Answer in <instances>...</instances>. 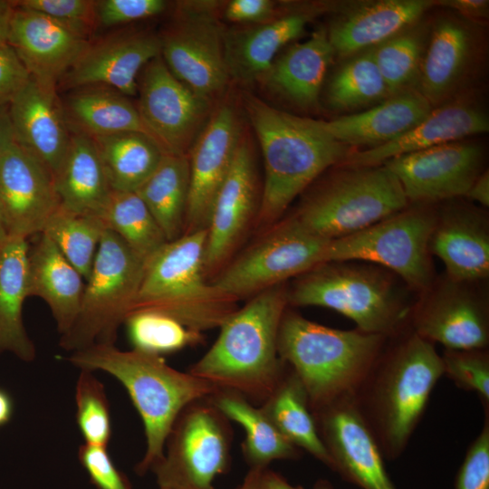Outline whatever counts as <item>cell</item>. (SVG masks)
Segmentation results:
<instances>
[{"mask_svg": "<svg viewBox=\"0 0 489 489\" xmlns=\"http://www.w3.org/2000/svg\"><path fill=\"white\" fill-rule=\"evenodd\" d=\"M413 327L417 335L446 350H481L489 343L485 307L456 283L425 302L415 314Z\"/></svg>", "mask_w": 489, "mask_h": 489, "instance_id": "obj_28", "label": "cell"}, {"mask_svg": "<svg viewBox=\"0 0 489 489\" xmlns=\"http://www.w3.org/2000/svg\"><path fill=\"white\" fill-rule=\"evenodd\" d=\"M382 350L353 398L384 458L394 460L418 425L444 366L434 344L414 331Z\"/></svg>", "mask_w": 489, "mask_h": 489, "instance_id": "obj_3", "label": "cell"}, {"mask_svg": "<svg viewBox=\"0 0 489 489\" xmlns=\"http://www.w3.org/2000/svg\"><path fill=\"white\" fill-rule=\"evenodd\" d=\"M435 7L450 10L466 19L484 24L489 16L488 0H435Z\"/></svg>", "mask_w": 489, "mask_h": 489, "instance_id": "obj_52", "label": "cell"}, {"mask_svg": "<svg viewBox=\"0 0 489 489\" xmlns=\"http://www.w3.org/2000/svg\"><path fill=\"white\" fill-rule=\"evenodd\" d=\"M145 263L110 229L104 231L81 307L60 346L77 351L94 344H114L119 327L130 314L139 291Z\"/></svg>", "mask_w": 489, "mask_h": 489, "instance_id": "obj_8", "label": "cell"}, {"mask_svg": "<svg viewBox=\"0 0 489 489\" xmlns=\"http://www.w3.org/2000/svg\"><path fill=\"white\" fill-rule=\"evenodd\" d=\"M78 458L96 489H132L128 477L115 465L107 446L84 443Z\"/></svg>", "mask_w": 489, "mask_h": 489, "instance_id": "obj_48", "label": "cell"}, {"mask_svg": "<svg viewBox=\"0 0 489 489\" xmlns=\"http://www.w3.org/2000/svg\"><path fill=\"white\" fill-rule=\"evenodd\" d=\"M444 375L462 389L475 392L489 408V354L481 350H446Z\"/></svg>", "mask_w": 489, "mask_h": 489, "instance_id": "obj_45", "label": "cell"}, {"mask_svg": "<svg viewBox=\"0 0 489 489\" xmlns=\"http://www.w3.org/2000/svg\"><path fill=\"white\" fill-rule=\"evenodd\" d=\"M101 220L145 264L168 243L136 192L112 191Z\"/></svg>", "mask_w": 489, "mask_h": 489, "instance_id": "obj_41", "label": "cell"}, {"mask_svg": "<svg viewBox=\"0 0 489 489\" xmlns=\"http://www.w3.org/2000/svg\"><path fill=\"white\" fill-rule=\"evenodd\" d=\"M69 361L81 369L102 370L126 388L143 422L146 452L137 465L139 475L162 458L168 434L184 408L213 396L218 389L208 381L168 366L161 356L114 344H94L72 352Z\"/></svg>", "mask_w": 489, "mask_h": 489, "instance_id": "obj_4", "label": "cell"}, {"mask_svg": "<svg viewBox=\"0 0 489 489\" xmlns=\"http://www.w3.org/2000/svg\"><path fill=\"white\" fill-rule=\"evenodd\" d=\"M66 99L64 113L72 129L89 137L136 131L149 136L128 96L105 86L74 89Z\"/></svg>", "mask_w": 489, "mask_h": 489, "instance_id": "obj_34", "label": "cell"}, {"mask_svg": "<svg viewBox=\"0 0 489 489\" xmlns=\"http://www.w3.org/2000/svg\"><path fill=\"white\" fill-rule=\"evenodd\" d=\"M484 25L446 9L431 17L417 91L433 108L477 92L487 56Z\"/></svg>", "mask_w": 489, "mask_h": 489, "instance_id": "obj_14", "label": "cell"}, {"mask_svg": "<svg viewBox=\"0 0 489 489\" xmlns=\"http://www.w3.org/2000/svg\"><path fill=\"white\" fill-rule=\"evenodd\" d=\"M465 197L487 207L489 206V172L483 171L474 181Z\"/></svg>", "mask_w": 489, "mask_h": 489, "instance_id": "obj_53", "label": "cell"}, {"mask_svg": "<svg viewBox=\"0 0 489 489\" xmlns=\"http://www.w3.org/2000/svg\"><path fill=\"white\" fill-rule=\"evenodd\" d=\"M137 109L149 136L165 154L187 156L215 108L177 80L161 55L141 71Z\"/></svg>", "mask_w": 489, "mask_h": 489, "instance_id": "obj_15", "label": "cell"}, {"mask_svg": "<svg viewBox=\"0 0 489 489\" xmlns=\"http://www.w3.org/2000/svg\"><path fill=\"white\" fill-rule=\"evenodd\" d=\"M210 397L193 402L176 419L163 458L150 470L159 489H215L230 466L231 432Z\"/></svg>", "mask_w": 489, "mask_h": 489, "instance_id": "obj_11", "label": "cell"}, {"mask_svg": "<svg viewBox=\"0 0 489 489\" xmlns=\"http://www.w3.org/2000/svg\"><path fill=\"white\" fill-rule=\"evenodd\" d=\"M206 229L168 242L146 264L130 312L154 311L202 332L219 328L237 301L217 289L205 273Z\"/></svg>", "mask_w": 489, "mask_h": 489, "instance_id": "obj_6", "label": "cell"}, {"mask_svg": "<svg viewBox=\"0 0 489 489\" xmlns=\"http://www.w3.org/2000/svg\"><path fill=\"white\" fill-rule=\"evenodd\" d=\"M136 193L168 242L182 236L189 194L188 156L165 154L157 169Z\"/></svg>", "mask_w": 489, "mask_h": 489, "instance_id": "obj_37", "label": "cell"}, {"mask_svg": "<svg viewBox=\"0 0 489 489\" xmlns=\"http://www.w3.org/2000/svg\"><path fill=\"white\" fill-rule=\"evenodd\" d=\"M14 412V403L10 395L0 388V427L7 424Z\"/></svg>", "mask_w": 489, "mask_h": 489, "instance_id": "obj_58", "label": "cell"}, {"mask_svg": "<svg viewBox=\"0 0 489 489\" xmlns=\"http://www.w3.org/2000/svg\"><path fill=\"white\" fill-rule=\"evenodd\" d=\"M264 489H303L290 484L283 475L269 469L263 473Z\"/></svg>", "mask_w": 489, "mask_h": 489, "instance_id": "obj_56", "label": "cell"}, {"mask_svg": "<svg viewBox=\"0 0 489 489\" xmlns=\"http://www.w3.org/2000/svg\"><path fill=\"white\" fill-rule=\"evenodd\" d=\"M105 230L101 218L76 214L59 206L42 233L53 241L86 282Z\"/></svg>", "mask_w": 489, "mask_h": 489, "instance_id": "obj_42", "label": "cell"}, {"mask_svg": "<svg viewBox=\"0 0 489 489\" xmlns=\"http://www.w3.org/2000/svg\"><path fill=\"white\" fill-rule=\"evenodd\" d=\"M76 423L85 443L107 446L111 437L110 404L103 384L81 369L76 383Z\"/></svg>", "mask_w": 489, "mask_h": 489, "instance_id": "obj_44", "label": "cell"}, {"mask_svg": "<svg viewBox=\"0 0 489 489\" xmlns=\"http://www.w3.org/2000/svg\"><path fill=\"white\" fill-rule=\"evenodd\" d=\"M15 142L58 172L69 148L71 129L56 90L32 78L8 106Z\"/></svg>", "mask_w": 489, "mask_h": 489, "instance_id": "obj_26", "label": "cell"}, {"mask_svg": "<svg viewBox=\"0 0 489 489\" xmlns=\"http://www.w3.org/2000/svg\"><path fill=\"white\" fill-rule=\"evenodd\" d=\"M312 489H334V488L328 481L319 480L315 483Z\"/></svg>", "mask_w": 489, "mask_h": 489, "instance_id": "obj_59", "label": "cell"}, {"mask_svg": "<svg viewBox=\"0 0 489 489\" xmlns=\"http://www.w3.org/2000/svg\"><path fill=\"white\" fill-rule=\"evenodd\" d=\"M457 472L455 489H489V408Z\"/></svg>", "mask_w": 489, "mask_h": 489, "instance_id": "obj_47", "label": "cell"}, {"mask_svg": "<svg viewBox=\"0 0 489 489\" xmlns=\"http://www.w3.org/2000/svg\"><path fill=\"white\" fill-rule=\"evenodd\" d=\"M488 130V114L478 102L475 92L434 107L412 129L388 143L351 150L340 165L379 166L398 156L465 139Z\"/></svg>", "mask_w": 489, "mask_h": 489, "instance_id": "obj_24", "label": "cell"}, {"mask_svg": "<svg viewBox=\"0 0 489 489\" xmlns=\"http://www.w3.org/2000/svg\"><path fill=\"white\" fill-rule=\"evenodd\" d=\"M161 54L159 35L133 31L110 35L88 45L58 85L65 89L105 86L126 96L138 92V76Z\"/></svg>", "mask_w": 489, "mask_h": 489, "instance_id": "obj_22", "label": "cell"}, {"mask_svg": "<svg viewBox=\"0 0 489 489\" xmlns=\"http://www.w3.org/2000/svg\"><path fill=\"white\" fill-rule=\"evenodd\" d=\"M277 5L271 0H231L222 13L229 22L256 24L273 19L280 12Z\"/></svg>", "mask_w": 489, "mask_h": 489, "instance_id": "obj_51", "label": "cell"}, {"mask_svg": "<svg viewBox=\"0 0 489 489\" xmlns=\"http://www.w3.org/2000/svg\"><path fill=\"white\" fill-rule=\"evenodd\" d=\"M53 179L62 208L101 219L113 190L91 137L71 129L68 150Z\"/></svg>", "mask_w": 489, "mask_h": 489, "instance_id": "obj_32", "label": "cell"}, {"mask_svg": "<svg viewBox=\"0 0 489 489\" xmlns=\"http://www.w3.org/2000/svg\"><path fill=\"white\" fill-rule=\"evenodd\" d=\"M7 237L8 236L6 235V232H5V226H4L2 215H1V211H0V244L3 242H5Z\"/></svg>", "mask_w": 489, "mask_h": 489, "instance_id": "obj_60", "label": "cell"}, {"mask_svg": "<svg viewBox=\"0 0 489 489\" xmlns=\"http://www.w3.org/2000/svg\"><path fill=\"white\" fill-rule=\"evenodd\" d=\"M14 1L0 0V46L8 44Z\"/></svg>", "mask_w": 489, "mask_h": 489, "instance_id": "obj_55", "label": "cell"}, {"mask_svg": "<svg viewBox=\"0 0 489 489\" xmlns=\"http://www.w3.org/2000/svg\"><path fill=\"white\" fill-rule=\"evenodd\" d=\"M30 79L14 49L9 44L0 46V104L8 107Z\"/></svg>", "mask_w": 489, "mask_h": 489, "instance_id": "obj_50", "label": "cell"}, {"mask_svg": "<svg viewBox=\"0 0 489 489\" xmlns=\"http://www.w3.org/2000/svg\"><path fill=\"white\" fill-rule=\"evenodd\" d=\"M430 25L431 17L425 15L372 48L377 65L391 95L417 91Z\"/></svg>", "mask_w": 489, "mask_h": 489, "instance_id": "obj_40", "label": "cell"}, {"mask_svg": "<svg viewBox=\"0 0 489 489\" xmlns=\"http://www.w3.org/2000/svg\"><path fill=\"white\" fill-rule=\"evenodd\" d=\"M433 109L417 90L391 95L360 112L321 120L326 132L349 147L371 149L388 143L412 129Z\"/></svg>", "mask_w": 489, "mask_h": 489, "instance_id": "obj_30", "label": "cell"}, {"mask_svg": "<svg viewBox=\"0 0 489 489\" xmlns=\"http://www.w3.org/2000/svg\"><path fill=\"white\" fill-rule=\"evenodd\" d=\"M262 408L289 442L333 469L331 457L320 436L305 390L292 370L283 375Z\"/></svg>", "mask_w": 489, "mask_h": 489, "instance_id": "obj_38", "label": "cell"}, {"mask_svg": "<svg viewBox=\"0 0 489 489\" xmlns=\"http://www.w3.org/2000/svg\"><path fill=\"white\" fill-rule=\"evenodd\" d=\"M270 21L225 29L224 55L230 82H257L281 50L300 38L307 25L333 3L287 4Z\"/></svg>", "mask_w": 489, "mask_h": 489, "instance_id": "obj_21", "label": "cell"}, {"mask_svg": "<svg viewBox=\"0 0 489 489\" xmlns=\"http://www.w3.org/2000/svg\"><path fill=\"white\" fill-rule=\"evenodd\" d=\"M266 229L210 281L236 301L283 284L289 278L327 263L331 240L313 234L294 216Z\"/></svg>", "mask_w": 489, "mask_h": 489, "instance_id": "obj_10", "label": "cell"}, {"mask_svg": "<svg viewBox=\"0 0 489 489\" xmlns=\"http://www.w3.org/2000/svg\"><path fill=\"white\" fill-rule=\"evenodd\" d=\"M315 187L294 216L311 232L334 240L357 233L408 206L385 166H342Z\"/></svg>", "mask_w": 489, "mask_h": 489, "instance_id": "obj_7", "label": "cell"}, {"mask_svg": "<svg viewBox=\"0 0 489 489\" xmlns=\"http://www.w3.org/2000/svg\"><path fill=\"white\" fill-rule=\"evenodd\" d=\"M287 305L283 284L252 296L219 327L216 340L188 372L218 390L264 403L284 375L278 334Z\"/></svg>", "mask_w": 489, "mask_h": 489, "instance_id": "obj_2", "label": "cell"}, {"mask_svg": "<svg viewBox=\"0 0 489 489\" xmlns=\"http://www.w3.org/2000/svg\"><path fill=\"white\" fill-rule=\"evenodd\" d=\"M85 281L43 233L28 251V296H36L49 306L58 331L66 333L81 307Z\"/></svg>", "mask_w": 489, "mask_h": 489, "instance_id": "obj_31", "label": "cell"}, {"mask_svg": "<svg viewBox=\"0 0 489 489\" xmlns=\"http://www.w3.org/2000/svg\"><path fill=\"white\" fill-rule=\"evenodd\" d=\"M168 5L164 0L95 1L96 21L104 27L128 24L158 15Z\"/></svg>", "mask_w": 489, "mask_h": 489, "instance_id": "obj_49", "label": "cell"}, {"mask_svg": "<svg viewBox=\"0 0 489 489\" xmlns=\"http://www.w3.org/2000/svg\"><path fill=\"white\" fill-rule=\"evenodd\" d=\"M8 44L33 80L56 90L90 41L41 13L14 5Z\"/></svg>", "mask_w": 489, "mask_h": 489, "instance_id": "obj_25", "label": "cell"}, {"mask_svg": "<svg viewBox=\"0 0 489 489\" xmlns=\"http://www.w3.org/2000/svg\"><path fill=\"white\" fill-rule=\"evenodd\" d=\"M14 4L41 13L86 40L97 25L95 1L22 0L14 1Z\"/></svg>", "mask_w": 489, "mask_h": 489, "instance_id": "obj_46", "label": "cell"}, {"mask_svg": "<svg viewBox=\"0 0 489 489\" xmlns=\"http://www.w3.org/2000/svg\"><path fill=\"white\" fill-rule=\"evenodd\" d=\"M484 149L467 139L393 158L385 165L408 203L430 204L465 197L482 173Z\"/></svg>", "mask_w": 489, "mask_h": 489, "instance_id": "obj_16", "label": "cell"}, {"mask_svg": "<svg viewBox=\"0 0 489 489\" xmlns=\"http://www.w3.org/2000/svg\"><path fill=\"white\" fill-rule=\"evenodd\" d=\"M429 248L455 283L484 278L489 273V235L485 216L462 205L448 206L436 216Z\"/></svg>", "mask_w": 489, "mask_h": 489, "instance_id": "obj_29", "label": "cell"}, {"mask_svg": "<svg viewBox=\"0 0 489 489\" xmlns=\"http://www.w3.org/2000/svg\"><path fill=\"white\" fill-rule=\"evenodd\" d=\"M210 400L227 419L244 428L243 453L250 468H267L273 460L299 456V449L283 436L264 409L253 406L242 395L218 390Z\"/></svg>", "mask_w": 489, "mask_h": 489, "instance_id": "obj_35", "label": "cell"}, {"mask_svg": "<svg viewBox=\"0 0 489 489\" xmlns=\"http://www.w3.org/2000/svg\"><path fill=\"white\" fill-rule=\"evenodd\" d=\"M435 0H366L333 4L328 39L335 56L345 59L373 48L419 21Z\"/></svg>", "mask_w": 489, "mask_h": 489, "instance_id": "obj_23", "label": "cell"}, {"mask_svg": "<svg viewBox=\"0 0 489 489\" xmlns=\"http://www.w3.org/2000/svg\"><path fill=\"white\" fill-rule=\"evenodd\" d=\"M242 105L260 144L264 166L254 223L257 228H267L322 172L341 164L351 149L331 137L321 120L281 110L246 91Z\"/></svg>", "mask_w": 489, "mask_h": 489, "instance_id": "obj_1", "label": "cell"}, {"mask_svg": "<svg viewBox=\"0 0 489 489\" xmlns=\"http://www.w3.org/2000/svg\"><path fill=\"white\" fill-rule=\"evenodd\" d=\"M113 191L136 192L160 164L165 152L149 135L128 131L91 137Z\"/></svg>", "mask_w": 489, "mask_h": 489, "instance_id": "obj_36", "label": "cell"}, {"mask_svg": "<svg viewBox=\"0 0 489 489\" xmlns=\"http://www.w3.org/2000/svg\"><path fill=\"white\" fill-rule=\"evenodd\" d=\"M312 413L331 457L332 471L360 489H397L353 396L338 398Z\"/></svg>", "mask_w": 489, "mask_h": 489, "instance_id": "obj_19", "label": "cell"}, {"mask_svg": "<svg viewBox=\"0 0 489 489\" xmlns=\"http://www.w3.org/2000/svg\"><path fill=\"white\" fill-rule=\"evenodd\" d=\"M133 350L161 356L200 343L202 332L193 331L177 320L154 311H140L125 320Z\"/></svg>", "mask_w": 489, "mask_h": 489, "instance_id": "obj_43", "label": "cell"}, {"mask_svg": "<svg viewBox=\"0 0 489 489\" xmlns=\"http://www.w3.org/2000/svg\"><path fill=\"white\" fill-rule=\"evenodd\" d=\"M288 303L331 309L360 331L384 336L396 332L408 315L383 273L343 262L325 263L299 276L288 290Z\"/></svg>", "mask_w": 489, "mask_h": 489, "instance_id": "obj_9", "label": "cell"}, {"mask_svg": "<svg viewBox=\"0 0 489 489\" xmlns=\"http://www.w3.org/2000/svg\"><path fill=\"white\" fill-rule=\"evenodd\" d=\"M266 468H250L236 489H264L263 473Z\"/></svg>", "mask_w": 489, "mask_h": 489, "instance_id": "obj_57", "label": "cell"}, {"mask_svg": "<svg viewBox=\"0 0 489 489\" xmlns=\"http://www.w3.org/2000/svg\"><path fill=\"white\" fill-rule=\"evenodd\" d=\"M216 1H184L160 35L161 57L170 72L197 94L213 101L230 82L224 55V27Z\"/></svg>", "mask_w": 489, "mask_h": 489, "instance_id": "obj_13", "label": "cell"}, {"mask_svg": "<svg viewBox=\"0 0 489 489\" xmlns=\"http://www.w3.org/2000/svg\"><path fill=\"white\" fill-rule=\"evenodd\" d=\"M436 221V216L427 207H407L357 233L331 240L327 263H376L394 271L411 287L425 289L432 277L428 249Z\"/></svg>", "mask_w": 489, "mask_h": 489, "instance_id": "obj_12", "label": "cell"}, {"mask_svg": "<svg viewBox=\"0 0 489 489\" xmlns=\"http://www.w3.org/2000/svg\"><path fill=\"white\" fill-rule=\"evenodd\" d=\"M27 239L7 237L0 244V354L9 352L31 362L35 347L23 321V304L28 296Z\"/></svg>", "mask_w": 489, "mask_h": 489, "instance_id": "obj_33", "label": "cell"}, {"mask_svg": "<svg viewBox=\"0 0 489 489\" xmlns=\"http://www.w3.org/2000/svg\"><path fill=\"white\" fill-rule=\"evenodd\" d=\"M14 142V132L8 107L0 104V158Z\"/></svg>", "mask_w": 489, "mask_h": 489, "instance_id": "obj_54", "label": "cell"}, {"mask_svg": "<svg viewBox=\"0 0 489 489\" xmlns=\"http://www.w3.org/2000/svg\"><path fill=\"white\" fill-rule=\"evenodd\" d=\"M232 101L216 105L189 153V194L184 235L206 230L216 196L225 181L244 136Z\"/></svg>", "mask_w": 489, "mask_h": 489, "instance_id": "obj_17", "label": "cell"}, {"mask_svg": "<svg viewBox=\"0 0 489 489\" xmlns=\"http://www.w3.org/2000/svg\"><path fill=\"white\" fill-rule=\"evenodd\" d=\"M59 206L52 173L14 142L0 158V211L7 236L41 234Z\"/></svg>", "mask_w": 489, "mask_h": 489, "instance_id": "obj_20", "label": "cell"}, {"mask_svg": "<svg viewBox=\"0 0 489 489\" xmlns=\"http://www.w3.org/2000/svg\"><path fill=\"white\" fill-rule=\"evenodd\" d=\"M334 57L326 27H321L279 53L257 82L298 109L315 110Z\"/></svg>", "mask_w": 489, "mask_h": 489, "instance_id": "obj_27", "label": "cell"}, {"mask_svg": "<svg viewBox=\"0 0 489 489\" xmlns=\"http://www.w3.org/2000/svg\"><path fill=\"white\" fill-rule=\"evenodd\" d=\"M255 158L249 138L241 139L230 170L214 200L204 254L206 277L216 276L255 221L261 200Z\"/></svg>", "mask_w": 489, "mask_h": 489, "instance_id": "obj_18", "label": "cell"}, {"mask_svg": "<svg viewBox=\"0 0 489 489\" xmlns=\"http://www.w3.org/2000/svg\"><path fill=\"white\" fill-rule=\"evenodd\" d=\"M390 96L372 48L342 59L325 86L327 106L347 114L377 105Z\"/></svg>", "mask_w": 489, "mask_h": 489, "instance_id": "obj_39", "label": "cell"}, {"mask_svg": "<svg viewBox=\"0 0 489 489\" xmlns=\"http://www.w3.org/2000/svg\"><path fill=\"white\" fill-rule=\"evenodd\" d=\"M388 336L342 331L285 311L278 353L301 381L312 411L354 396L384 347Z\"/></svg>", "mask_w": 489, "mask_h": 489, "instance_id": "obj_5", "label": "cell"}]
</instances>
